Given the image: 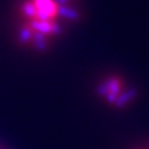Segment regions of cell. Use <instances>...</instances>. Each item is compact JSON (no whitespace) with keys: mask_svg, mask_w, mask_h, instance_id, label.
<instances>
[{"mask_svg":"<svg viewBox=\"0 0 149 149\" xmlns=\"http://www.w3.org/2000/svg\"><path fill=\"white\" fill-rule=\"evenodd\" d=\"M0 149H5V148H3V147H1V146H0Z\"/></svg>","mask_w":149,"mask_h":149,"instance_id":"3957f363","label":"cell"},{"mask_svg":"<svg viewBox=\"0 0 149 149\" xmlns=\"http://www.w3.org/2000/svg\"><path fill=\"white\" fill-rule=\"evenodd\" d=\"M93 95L106 108L122 112L127 111L138 100L137 87L120 72L102 73L93 83Z\"/></svg>","mask_w":149,"mask_h":149,"instance_id":"7a4b0ae2","label":"cell"},{"mask_svg":"<svg viewBox=\"0 0 149 149\" xmlns=\"http://www.w3.org/2000/svg\"><path fill=\"white\" fill-rule=\"evenodd\" d=\"M83 0H15L11 37L21 50L46 54L83 20Z\"/></svg>","mask_w":149,"mask_h":149,"instance_id":"6da1fadb","label":"cell"}]
</instances>
